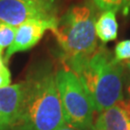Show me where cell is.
<instances>
[{
	"instance_id": "obj_8",
	"label": "cell",
	"mask_w": 130,
	"mask_h": 130,
	"mask_svg": "<svg viewBox=\"0 0 130 130\" xmlns=\"http://www.w3.org/2000/svg\"><path fill=\"white\" fill-rule=\"evenodd\" d=\"M98 130H130V120L119 104L99 113L93 126Z\"/></svg>"
},
{
	"instance_id": "obj_18",
	"label": "cell",
	"mask_w": 130,
	"mask_h": 130,
	"mask_svg": "<svg viewBox=\"0 0 130 130\" xmlns=\"http://www.w3.org/2000/svg\"><path fill=\"white\" fill-rule=\"evenodd\" d=\"M0 130H4L3 126H2V123H1V117H0Z\"/></svg>"
},
{
	"instance_id": "obj_14",
	"label": "cell",
	"mask_w": 130,
	"mask_h": 130,
	"mask_svg": "<svg viewBox=\"0 0 130 130\" xmlns=\"http://www.w3.org/2000/svg\"><path fill=\"white\" fill-rule=\"evenodd\" d=\"M11 84V72L9 69L4 66L0 68V89L7 87Z\"/></svg>"
},
{
	"instance_id": "obj_9",
	"label": "cell",
	"mask_w": 130,
	"mask_h": 130,
	"mask_svg": "<svg viewBox=\"0 0 130 130\" xmlns=\"http://www.w3.org/2000/svg\"><path fill=\"white\" fill-rule=\"evenodd\" d=\"M116 14L117 11L115 10L104 11L99 15L98 20H95V34L103 43L115 41L118 38L119 24L117 21Z\"/></svg>"
},
{
	"instance_id": "obj_17",
	"label": "cell",
	"mask_w": 130,
	"mask_h": 130,
	"mask_svg": "<svg viewBox=\"0 0 130 130\" xmlns=\"http://www.w3.org/2000/svg\"><path fill=\"white\" fill-rule=\"evenodd\" d=\"M4 66H5L4 58L2 57V52L0 51V68H2V67H4Z\"/></svg>"
},
{
	"instance_id": "obj_13",
	"label": "cell",
	"mask_w": 130,
	"mask_h": 130,
	"mask_svg": "<svg viewBox=\"0 0 130 130\" xmlns=\"http://www.w3.org/2000/svg\"><path fill=\"white\" fill-rule=\"evenodd\" d=\"M125 91L127 93V98L126 99H122L120 102H118L117 104H119L120 106L123 109V111L126 113V115L128 117V119L130 120V79L127 78L125 85Z\"/></svg>"
},
{
	"instance_id": "obj_4",
	"label": "cell",
	"mask_w": 130,
	"mask_h": 130,
	"mask_svg": "<svg viewBox=\"0 0 130 130\" xmlns=\"http://www.w3.org/2000/svg\"><path fill=\"white\" fill-rule=\"evenodd\" d=\"M55 80L67 124L79 130H92L94 108L78 77L69 68H63L56 71Z\"/></svg>"
},
{
	"instance_id": "obj_3",
	"label": "cell",
	"mask_w": 130,
	"mask_h": 130,
	"mask_svg": "<svg viewBox=\"0 0 130 130\" xmlns=\"http://www.w3.org/2000/svg\"><path fill=\"white\" fill-rule=\"evenodd\" d=\"M95 14L88 4L70 7L52 31L63 52V59H73L92 55L98 47L95 34Z\"/></svg>"
},
{
	"instance_id": "obj_2",
	"label": "cell",
	"mask_w": 130,
	"mask_h": 130,
	"mask_svg": "<svg viewBox=\"0 0 130 130\" xmlns=\"http://www.w3.org/2000/svg\"><path fill=\"white\" fill-rule=\"evenodd\" d=\"M82 83L93 104L101 113L123 99V66L106 46H98L92 55L66 63Z\"/></svg>"
},
{
	"instance_id": "obj_10",
	"label": "cell",
	"mask_w": 130,
	"mask_h": 130,
	"mask_svg": "<svg viewBox=\"0 0 130 130\" xmlns=\"http://www.w3.org/2000/svg\"><path fill=\"white\" fill-rule=\"evenodd\" d=\"M98 9L101 11L115 10L120 11L123 15H128L130 14V0H89Z\"/></svg>"
},
{
	"instance_id": "obj_20",
	"label": "cell",
	"mask_w": 130,
	"mask_h": 130,
	"mask_svg": "<svg viewBox=\"0 0 130 130\" xmlns=\"http://www.w3.org/2000/svg\"><path fill=\"white\" fill-rule=\"evenodd\" d=\"M92 130H98V129H94V128L93 127V128H92Z\"/></svg>"
},
{
	"instance_id": "obj_11",
	"label": "cell",
	"mask_w": 130,
	"mask_h": 130,
	"mask_svg": "<svg viewBox=\"0 0 130 130\" xmlns=\"http://www.w3.org/2000/svg\"><path fill=\"white\" fill-rule=\"evenodd\" d=\"M15 27L0 22V51L3 52L5 48L12 44L14 41Z\"/></svg>"
},
{
	"instance_id": "obj_16",
	"label": "cell",
	"mask_w": 130,
	"mask_h": 130,
	"mask_svg": "<svg viewBox=\"0 0 130 130\" xmlns=\"http://www.w3.org/2000/svg\"><path fill=\"white\" fill-rule=\"evenodd\" d=\"M57 130H79V129H77V128H75V127H73V126H71V125H70V124H67V123H66L65 125H63L62 127L58 128Z\"/></svg>"
},
{
	"instance_id": "obj_15",
	"label": "cell",
	"mask_w": 130,
	"mask_h": 130,
	"mask_svg": "<svg viewBox=\"0 0 130 130\" xmlns=\"http://www.w3.org/2000/svg\"><path fill=\"white\" fill-rule=\"evenodd\" d=\"M123 70H126V72H127V78L130 79V60L129 61H125V63L123 64Z\"/></svg>"
},
{
	"instance_id": "obj_7",
	"label": "cell",
	"mask_w": 130,
	"mask_h": 130,
	"mask_svg": "<svg viewBox=\"0 0 130 130\" xmlns=\"http://www.w3.org/2000/svg\"><path fill=\"white\" fill-rule=\"evenodd\" d=\"M22 98V82L0 89V117L4 130H10L19 111Z\"/></svg>"
},
{
	"instance_id": "obj_19",
	"label": "cell",
	"mask_w": 130,
	"mask_h": 130,
	"mask_svg": "<svg viewBox=\"0 0 130 130\" xmlns=\"http://www.w3.org/2000/svg\"><path fill=\"white\" fill-rule=\"evenodd\" d=\"M45 1H55V0H45Z\"/></svg>"
},
{
	"instance_id": "obj_1",
	"label": "cell",
	"mask_w": 130,
	"mask_h": 130,
	"mask_svg": "<svg viewBox=\"0 0 130 130\" xmlns=\"http://www.w3.org/2000/svg\"><path fill=\"white\" fill-rule=\"evenodd\" d=\"M66 123L55 74L43 62L22 81L19 111L10 130H57Z\"/></svg>"
},
{
	"instance_id": "obj_12",
	"label": "cell",
	"mask_w": 130,
	"mask_h": 130,
	"mask_svg": "<svg viewBox=\"0 0 130 130\" xmlns=\"http://www.w3.org/2000/svg\"><path fill=\"white\" fill-rule=\"evenodd\" d=\"M114 59L120 63L130 60V40H124L117 43L115 46Z\"/></svg>"
},
{
	"instance_id": "obj_6",
	"label": "cell",
	"mask_w": 130,
	"mask_h": 130,
	"mask_svg": "<svg viewBox=\"0 0 130 130\" xmlns=\"http://www.w3.org/2000/svg\"><path fill=\"white\" fill-rule=\"evenodd\" d=\"M58 20L59 19L57 18L51 19L29 20L18 26L15 28L14 41L6 51L5 63L15 53L27 51L35 46L47 30L53 31L57 27Z\"/></svg>"
},
{
	"instance_id": "obj_5",
	"label": "cell",
	"mask_w": 130,
	"mask_h": 130,
	"mask_svg": "<svg viewBox=\"0 0 130 130\" xmlns=\"http://www.w3.org/2000/svg\"><path fill=\"white\" fill-rule=\"evenodd\" d=\"M55 1L0 0V22L18 27L29 20L56 19Z\"/></svg>"
}]
</instances>
